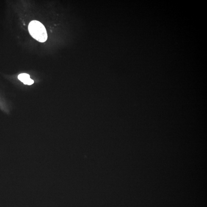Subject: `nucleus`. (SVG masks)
Masks as SVG:
<instances>
[{"mask_svg": "<svg viewBox=\"0 0 207 207\" xmlns=\"http://www.w3.org/2000/svg\"><path fill=\"white\" fill-rule=\"evenodd\" d=\"M18 78L23 84L26 85H31L34 84V81L30 78L29 75L26 73H22L18 75Z\"/></svg>", "mask_w": 207, "mask_h": 207, "instance_id": "obj_2", "label": "nucleus"}, {"mask_svg": "<svg viewBox=\"0 0 207 207\" xmlns=\"http://www.w3.org/2000/svg\"><path fill=\"white\" fill-rule=\"evenodd\" d=\"M30 34L36 40L42 43L46 42L48 38L46 29L43 25L37 20H33L29 23Z\"/></svg>", "mask_w": 207, "mask_h": 207, "instance_id": "obj_1", "label": "nucleus"}]
</instances>
